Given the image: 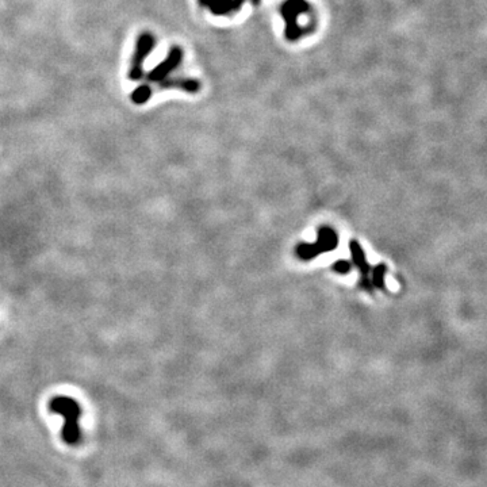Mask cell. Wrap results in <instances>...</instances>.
<instances>
[{
	"label": "cell",
	"mask_w": 487,
	"mask_h": 487,
	"mask_svg": "<svg viewBox=\"0 0 487 487\" xmlns=\"http://www.w3.org/2000/svg\"><path fill=\"white\" fill-rule=\"evenodd\" d=\"M50 410L64 417L63 439L65 443L69 446L77 444L82 437L79 426L82 410L79 403L69 397H56L50 401Z\"/></svg>",
	"instance_id": "6da1fadb"
},
{
	"label": "cell",
	"mask_w": 487,
	"mask_h": 487,
	"mask_svg": "<svg viewBox=\"0 0 487 487\" xmlns=\"http://www.w3.org/2000/svg\"><path fill=\"white\" fill-rule=\"evenodd\" d=\"M338 245V236L330 227H321L316 244H300L296 248V255L300 260L314 259L325 252H332Z\"/></svg>",
	"instance_id": "7a4b0ae2"
},
{
	"label": "cell",
	"mask_w": 487,
	"mask_h": 487,
	"mask_svg": "<svg viewBox=\"0 0 487 487\" xmlns=\"http://www.w3.org/2000/svg\"><path fill=\"white\" fill-rule=\"evenodd\" d=\"M155 45H156V39L153 34L144 32L138 35L135 50L130 63L129 75H128L131 82H137L144 77V63L149 56V53L153 50Z\"/></svg>",
	"instance_id": "3957f363"
},
{
	"label": "cell",
	"mask_w": 487,
	"mask_h": 487,
	"mask_svg": "<svg viewBox=\"0 0 487 487\" xmlns=\"http://www.w3.org/2000/svg\"><path fill=\"white\" fill-rule=\"evenodd\" d=\"M309 4L305 0H287L283 6H282V14L285 17V19L287 21V29H286V35L290 41H295L300 37V29L296 25V17L305 11H307Z\"/></svg>",
	"instance_id": "277c9868"
},
{
	"label": "cell",
	"mask_w": 487,
	"mask_h": 487,
	"mask_svg": "<svg viewBox=\"0 0 487 487\" xmlns=\"http://www.w3.org/2000/svg\"><path fill=\"white\" fill-rule=\"evenodd\" d=\"M182 57H183V52L179 46L171 48L166 59L148 73V80L152 83L162 82L175 68H178V65L180 64Z\"/></svg>",
	"instance_id": "5b68a950"
},
{
	"label": "cell",
	"mask_w": 487,
	"mask_h": 487,
	"mask_svg": "<svg viewBox=\"0 0 487 487\" xmlns=\"http://www.w3.org/2000/svg\"><path fill=\"white\" fill-rule=\"evenodd\" d=\"M350 249H351V254H352V259L355 261V265L359 268L360 274H361V279H360V287L364 289L365 292H372L374 290V286H372V282L370 279V274L372 271L371 265L368 264V261L365 260V255L360 247V244L352 240L350 242Z\"/></svg>",
	"instance_id": "8992f818"
},
{
	"label": "cell",
	"mask_w": 487,
	"mask_h": 487,
	"mask_svg": "<svg viewBox=\"0 0 487 487\" xmlns=\"http://www.w3.org/2000/svg\"><path fill=\"white\" fill-rule=\"evenodd\" d=\"M199 3L210 7L214 14H227V11L240 7L242 0H199Z\"/></svg>",
	"instance_id": "52a82bcc"
},
{
	"label": "cell",
	"mask_w": 487,
	"mask_h": 487,
	"mask_svg": "<svg viewBox=\"0 0 487 487\" xmlns=\"http://www.w3.org/2000/svg\"><path fill=\"white\" fill-rule=\"evenodd\" d=\"M199 82L194 79H175V80H166L162 84V88H180L186 93H198L199 91Z\"/></svg>",
	"instance_id": "ba28073f"
},
{
	"label": "cell",
	"mask_w": 487,
	"mask_h": 487,
	"mask_svg": "<svg viewBox=\"0 0 487 487\" xmlns=\"http://www.w3.org/2000/svg\"><path fill=\"white\" fill-rule=\"evenodd\" d=\"M388 272V267L385 264H379L375 268H372L371 275H372V286L379 289V290H386L385 287V275Z\"/></svg>",
	"instance_id": "9c48e42d"
},
{
	"label": "cell",
	"mask_w": 487,
	"mask_h": 487,
	"mask_svg": "<svg viewBox=\"0 0 487 487\" xmlns=\"http://www.w3.org/2000/svg\"><path fill=\"white\" fill-rule=\"evenodd\" d=\"M151 97H152V88L148 84H142V86H138L133 91L131 100L135 104H144V103H146L151 99Z\"/></svg>",
	"instance_id": "30bf717a"
},
{
	"label": "cell",
	"mask_w": 487,
	"mask_h": 487,
	"mask_svg": "<svg viewBox=\"0 0 487 487\" xmlns=\"http://www.w3.org/2000/svg\"><path fill=\"white\" fill-rule=\"evenodd\" d=\"M332 268H333L334 272L341 274V275H345V274H350V272H351L352 265H351V262H350L348 260L341 259L338 260V261H336Z\"/></svg>",
	"instance_id": "8fae6325"
},
{
	"label": "cell",
	"mask_w": 487,
	"mask_h": 487,
	"mask_svg": "<svg viewBox=\"0 0 487 487\" xmlns=\"http://www.w3.org/2000/svg\"><path fill=\"white\" fill-rule=\"evenodd\" d=\"M252 1H254V3H255V4H259V3H260V0H252Z\"/></svg>",
	"instance_id": "7c38bea8"
}]
</instances>
